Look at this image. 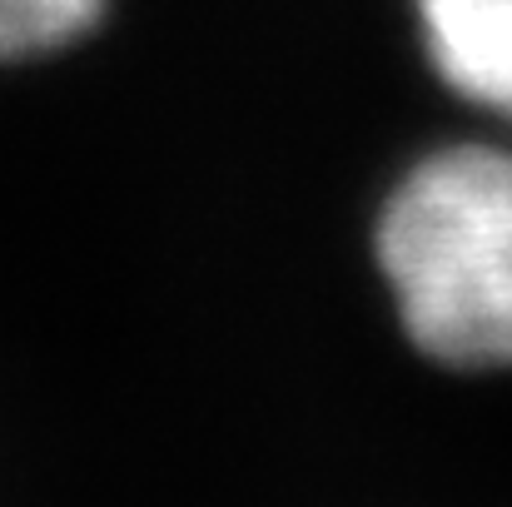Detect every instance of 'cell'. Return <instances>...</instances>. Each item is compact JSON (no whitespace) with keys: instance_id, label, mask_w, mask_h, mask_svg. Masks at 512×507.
<instances>
[{"instance_id":"cell-3","label":"cell","mask_w":512,"mask_h":507,"mask_svg":"<svg viewBox=\"0 0 512 507\" xmlns=\"http://www.w3.org/2000/svg\"><path fill=\"white\" fill-rule=\"evenodd\" d=\"M110 0H0V60H40L80 45Z\"/></svg>"},{"instance_id":"cell-2","label":"cell","mask_w":512,"mask_h":507,"mask_svg":"<svg viewBox=\"0 0 512 507\" xmlns=\"http://www.w3.org/2000/svg\"><path fill=\"white\" fill-rule=\"evenodd\" d=\"M413 15L438 80L458 100L512 120V0H413Z\"/></svg>"},{"instance_id":"cell-1","label":"cell","mask_w":512,"mask_h":507,"mask_svg":"<svg viewBox=\"0 0 512 507\" xmlns=\"http://www.w3.org/2000/svg\"><path fill=\"white\" fill-rule=\"evenodd\" d=\"M373 264L408 343L458 373H512V145L458 140L393 174Z\"/></svg>"}]
</instances>
